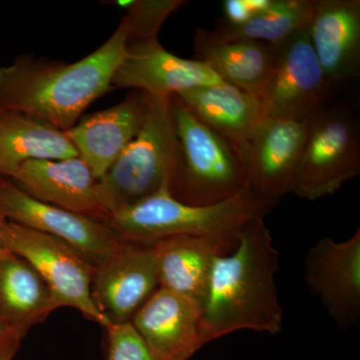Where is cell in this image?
<instances>
[{"instance_id":"obj_1","label":"cell","mask_w":360,"mask_h":360,"mask_svg":"<svg viewBox=\"0 0 360 360\" xmlns=\"http://www.w3.org/2000/svg\"><path fill=\"white\" fill-rule=\"evenodd\" d=\"M127 23L96 51L77 63L23 56L0 68V110L18 111L66 131L87 108L113 89L127 47Z\"/></svg>"},{"instance_id":"obj_2","label":"cell","mask_w":360,"mask_h":360,"mask_svg":"<svg viewBox=\"0 0 360 360\" xmlns=\"http://www.w3.org/2000/svg\"><path fill=\"white\" fill-rule=\"evenodd\" d=\"M277 270L278 252L269 229L264 219L252 220L236 248L213 262L201 307L203 345L239 330L281 333Z\"/></svg>"},{"instance_id":"obj_3","label":"cell","mask_w":360,"mask_h":360,"mask_svg":"<svg viewBox=\"0 0 360 360\" xmlns=\"http://www.w3.org/2000/svg\"><path fill=\"white\" fill-rule=\"evenodd\" d=\"M276 206L248 189L212 205H184L168 187L131 207L115 213L108 224L123 240L153 243L176 236H200L233 250L250 221L264 219Z\"/></svg>"},{"instance_id":"obj_4","label":"cell","mask_w":360,"mask_h":360,"mask_svg":"<svg viewBox=\"0 0 360 360\" xmlns=\"http://www.w3.org/2000/svg\"><path fill=\"white\" fill-rule=\"evenodd\" d=\"M179 153L168 191L189 205H212L246 188L245 151L213 131L170 96Z\"/></svg>"},{"instance_id":"obj_5","label":"cell","mask_w":360,"mask_h":360,"mask_svg":"<svg viewBox=\"0 0 360 360\" xmlns=\"http://www.w3.org/2000/svg\"><path fill=\"white\" fill-rule=\"evenodd\" d=\"M177 153L170 96H151L139 134L99 179L101 200L110 219L168 187Z\"/></svg>"},{"instance_id":"obj_6","label":"cell","mask_w":360,"mask_h":360,"mask_svg":"<svg viewBox=\"0 0 360 360\" xmlns=\"http://www.w3.org/2000/svg\"><path fill=\"white\" fill-rule=\"evenodd\" d=\"M359 123L347 108L328 105L309 118L292 193L307 200L335 194L360 172Z\"/></svg>"},{"instance_id":"obj_7","label":"cell","mask_w":360,"mask_h":360,"mask_svg":"<svg viewBox=\"0 0 360 360\" xmlns=\"http://www.w3.org/2000/svg\"><path fill=\"white\" fill-rule=\"evenodd\" d=\"M4 243L7 250L39 272L59 309L72 307L103 328L110 324L92 300L91 285L96 267L72 246L11 221L7 224Z\"/></svg>"},{"instance_id":"obj_8","label":"cell","mask_w":360,"mask_h":360,"mask_svg":"<svg viewBox=\"0 0 360 360\" xmlns=\"http://www.w3.org/2000/svg\"><path fill=\"white\" fill-rule=\"evenodd\" d=\"M276 49V63L259 98L264 120H307L328 105L333 94L310 41L309 26Z\"/></svg>"},{"instance_id":"obj_9","label":"cell","mask_w":360,"mask_h":360,"mask_svg":"<svg viewBox=\"0 0 360 360\" xmlns=\"http://www.w3.org/2000/svg\"><path fill=\"white\" fill-rule=\"evenodd\" d=\"M0 210L8 221L65 241L96 269L123 243L108 222L35 200L9 179L0 184Z\"/></svg>"},{"instance_id":"obj_10","label":"cell","mask_w":360,"mask_h":360,"mask_svg":"<svg viewBox=\"0 0 360 360\" xmlns=\"http://www.w3.org/2000/svg\"><path fill=\"white\" fill-rule=\"evenodd\" d=\"M307 132L309 118H264L246 148V189L274 206L292 193Z\"/></svg>"},{"instance_id":"obj_11","label":"cell","mask_w":360,"mask_h":360,"mask_svg":"<svg viewBox=\"0 0 360 360\" xmlns=\"http://www.w3.org/2000/svg\"><path fill=\"white\" fill-rule=\"evenodd\" d=\"M305 276L310 291L329 316L348 329L360 321V229L347 240L319 239L307 252Z\"/></svg>"},{"instance_id":"obj_12","label":"cell","mask_w":360,"mask_h":360,"mask_svg":"<svg viewBox=\"0 0 360 360\" xmlns=\"http://www.w3.org/2000/svg\"><path fill=\"white\" fill-rule=\"evenodd\" d=\"M158 288L153 243L123 240L112 257L97 267L91 296L110 323H127Z\"/></svg>"},{"instance_id":"obj_13","label":"cell","mask_w":360,"mask_h":360,"mask_svg":"<svg viewBox=\"0 0 360 360\" xmlns=\"http://www.w3.org/2000/svg\"><path fill=\"white\" fill-rule=\"evenodd\" d=\"M35 200L108 222L99 179L79 156L66 160H30L11 177Z\"/></svg>"},{"instance_id":"obj_14","label":"cell","mask_w":360,"mask_h":360,"mask_svg":"<svg viewBox=\"0 0 360 360\" xmlns=\"http://www.w3.org/2000/svg\"><path fill=\"white\" fill-rule=\"evenodd\" d=\"M222 82L205 63L167 51L158 39L127 44L112 86L146 92L155 97L174 96L193 87Z\"/></svg>"},{"instance_id":"obj_15","label":"cell","mask_w":360,"mask_h":360,"mask_svg":"<svg viewBox=\"0 0 360 360\" xmlns=\"http://www.w3.org/2000/svg\"><path fill=\"white\" fill-rule=\"evenodd\" d=\"M131 323L153 360H189L205 345L200 305L163 288L146 300Z\"/></svg>"},{"instance_id":"obj_16","label":"cell","mask_w":360,"mask_h":360,"mask_svg":"<svg viewBox=\"0 0 360 360\" xmlns=\"http://www.w3.org/2000/svg\"><path fill=\"white\" fill-rule=\"evenodd\" d=\"M151 96L134 90L112 108L79 120L66 130L77 155L101 179L139 134L146 120Z\"/></svg>"},{"instance_id":"obj_17","label":"cell","mask_w":360,"mask_h":360,"mask_svg":"<svg viewBox=\"0 0 360 360\" xmlns=\"http://www.w3.org/2000/svg\"><path fill=\"white\" fill-rule=\"evenodd\" d=\"M309 32L316 58L333 89L359 77V0H316Z\"/></svg>"},{"instance_id":"obj_18","label":"cell","mask_w":360,"mask_h":360,"mask_svg":"<svg viewBox=\"0 0 360 360\" xmlns=\"http://www.w3.org/2000/svg\"><path fill=\"white\" fill-rule=\"evenodd\" d=\"M175 96L201 122L245 151L264 120L258 97L224 82L193 87Z\"/></svg>"},{"instance_id":"obj_19","label":"cell","mask_w":360,"mask_h":360,"mask_svg":"<svg viewBox=\"0 0 360 360\" xmlns=\"http://www.w3.org/2000/svg\"><path fill=\"white\" fill-rule=\"evenodd\" d=\"M153 246L160 288L186 296L201 309L213 262L231 248L219 241L191 236L160 239Z\"/></svg>"},{"instance_id":"obj_20","label":"cell","mask_w":360,"mask_h":360,"mask_svg":"<svg viewBox=\"0 0 360 360\" xmlns=\"http://www.w3.org/2000/svg\"><path fill=\"white\" fill-rule=\"evenodd\" d=\"M196 60L222 80L260 98L276 63V49L265 42L238 39L219 41L198 28L194 37Z\"/></svg>"},{"instance_id":"obj_21","label":"cell","mask_w":360,"mask_h":360,"mask_svg":"<svg viewBox=\"0 0 360 360\" xmlns=\"http://www.w3.org/2000/svg\"><path fill=\"white\" fill-rule=\"evenodd\" d=\"M59 309L39 272L13 253L0 258V321L21 340Z\"/></svg>"},{"instance_id":"obj_22","label":"cell","mask_w":360,"mask_h":360,"mask_svg":"<svg viewBox=\"0 0 360 360\" xmlns=\"http://www.w3.org/2000/svg\"><path fill=\"white\" fill-rule=\"evenodd\" d=\"M77 149L65 131L39 118L0 110V175L11 179L30 160L77 158Z\"/></svg>"},{"instance_id":"obj_23","label":"cell","mask_w":360,"mask_h":360,"mask_svg":"<svg viewBox=\"0 0 360 360\" xmlns=\"http://www.w3.org/2000/svg\"><path fill=\"white\" fill-rule=\"evenodd\" d=\"M316 0H272L264 13L243 23L232 25L220 20L207 30L219 41L248 39L278 46L295 33L307 28L314 15Z\"/></svg>"},{"instance_id":"obj_24","label":"cell","mask_w":360,"mask_h":360,"mask_svg":"<svg viewBox=\"0 0 360 360\" xmlns=\"http://www.w3.org/2000/svg\"><path fill=\"white\" fill-rule=\"evenodd\" d=\"M115 6L127 11L123 16L129 32L127 44L158 39L165 20L175 11L187 6L184 0H120Z\"/></svg>"},{"instance_id":"obj_25","label":"cell","mask_w":360,"mask_h":360,"mask_svg":"<svg viewBox=\"0 0 360 360\" xmlns=\"http://www.w3.org/2000/svg\"><path fill=\"white\" fill-rule=\"evenodd\" d=\"M108 352L104 360H153L131 322L106 326Z\"/></svg>"},{"instance_id":"obj_26","label":"cell","mask_w":360,"mask_h":360,"mask_svg":"<svg viewBox=\"0 0 360 360\" xmlns=\"http://www.w3.org/2000/svg\"><path fill=\"white\" fill-rule=\"evenodd\" d=\"M224 14L225 22L229 25H243L253 18L246 0H225L224 2Z\"/></svg>"},{"instance_id":"obj_27","label":"cell","mask_w":360,"mask_h":360,"mask_svg":"<svg viewBox=\"0 0 360 360\" xmlns=\"http://www.w3.org/2000/svg\"><path fill=\"white\" fill-rule=\"evenodd\" d=\"M20 342V338L0 321V359L18 354Z\"/></svg>"},{"instance_id":"obj_28","label":"cell","mask_w":360,"mask_h":360,"mask_svg":"<svg viewBox=\"0 0 360 360\" xmlns=\"http://www.w3.org/2000/svg\"><path fill=\"white\" fill-rule=\"evenodd\" d=\"M8 224V219L4 217V213L0 210V258L6 257L11 251L7 250L6 243H4V234H6V229Z\"/></svg>"},{"instance_id":"obj_29","label":"cell","mask_w":360,"mask_h":360,"mask_svg":"<svg viewBox=\"0 0 360 360\" xmlns=\"http://www.w3.org/2000/svg\"><path fill=\"white\" fill-rule=\"evenodd\" d=\"M14 356H15V355H8V356L4 357V359H0V360H13Z\"/></svg>"},{"instance_id":"obj_30","label":"cell","mask_w":360,"mask_h":360,"mask_svg":"<svg viewBox=\"0 0 360 360\" xmlns=\"http://www.w3.org/2000/svg\"><path fill=\"white\" fill-rule=\"evenodd\" d=\"M4 179H6V177H4L2 176V175H0V184H1L2 182H4Z\"/></svg>"}]
</instances>
